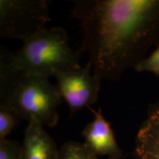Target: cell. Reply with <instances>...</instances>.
Here are the masks:
<instances>
[{
    "label": "cell",
    "mask_w": 159,
    "mask_h": 159,
    "mask_svg": "<svg viewBox=\"0 0 159 159\" xmlns=\"http://www.w3.org/2000/svg\"><path fill=\"white\" fill-rule=\"evenodd\" d=\"M72 15L94 75L119 80L159 45V0H77Z\"/></svg>",
    "instance_id": "obj_1"
},
{
    "label": "cell",
    "mask_w": 159,
    "mask_h": 159,
    "mask_svg": "<svg viewBox=\"0 0 159 159\" xmlns=\"http://www.w3.org/2000/svg\"><path fill=\"white\" fill-rule=\"evenodd\" d=\"M61 98L49 78L23 75L0 61V102L11 105L21 119H35L43 126L54 128L59 121L57 108Z\"/></svg>",
    "instance_id": "obj_2"
},
{
    "label": "cell",
    "mask_w": 159,
    "mask_h": 159,
    "mask_svg": "<svg viewBox=\"0 0 159 159\" xmlns=\"http://www.w3.org/2000/svg\"><path fill=\"white\" fill-rule=\"evenodd\" d=\"M23 43L17 52L5 48L0 51V57L20 75L49 78L81 66L63 27L47 28Z\"/></svg>",
    "instance_id": "obj_3"
},
{
    "label": "cell",
    "mask_w": 159,
    "mask_h": 159,
    "mask_svg": "<svg viewBox=\"0 0 159 159\" xmlns=\"http://www.w3.org/2000/svg\"><path fill=\"white\" fill-rule=\"evenodd\" d=\"M51 21L46 0H0V35L23 42L47 29Z\"/></svg>",
    "instance_id": "obj_4"
},
{
    "label": "cell",
    "mask_w": 159,
    "mask_h": 159,
    "mask_svg": "<svg viewBox=\"0 0 159 159\" xmlns=\"http://www.w3.org/2000/svg\"><path fill=\"white\" fill-rule=\"evenodd\" d=\"M56 86L61 98L66 102L71 115L84 108H91L98 100L101 80L87 63L84 67L57 74Z\"/></svg>",
    "instance_id": "obj_5"
},
{
    "label": "cell",
    "mask_w": 159,
    "mask_h": 159,
    "mask_svg": "<svg viewBox=\"0 0 159 159\" xmlns=\"http://www.w3.org/2000/svg\"><path fill=\"white\" fill-rule=\"evenodd\" d=\"M93 113L94 119L83 129V144L87 149L97 156H107V158L121 159L123 151L119 148L111 125L102 115V110L95 111L89 108Z\"/></svg>",
    "instance_id": "obj_6"
},
{
    "label": "cell",
    "mask_w": 159,
    "mask_h": 159,
    "mask_svg": "<svg viewBox=\"0 0 159 159\" xmlns=\"http://www.w3.org/2000/svg\"><path fill=\"white\" fill-rule=\"evenodd\" d=\"M21 156L22 159H59L60 149L44 126L35 119L27 122L21 144Z\"/></svg>",
    "instance_id": "obj_7"
},
{
    "label": "cell",
    "mask_w": 159,
    "mask_h": 159,
    "mask_svg": "<svg viewBox=\"0 0 159 159\" xmlns=\"http://www.w3.org/2000/svg\"><path fill=\"white\" fill-rule=\"evenodd\" d=\"M135 155L138 159H159V102L150 107L139 129Z\"/></svg>",
    "instance_id": "obj_8"
},
{
    "label": "cell",
    "mask_w": 159,
    "mask_h": 159,
    "mask_svg": "<svg viewBox=\"0 0 159 159\" xmlns=\"http://www.w3.org/2000/svg\"><path fill=\"white\" fill-rule=\"evenodd\" d=\"M21 120L11 105L0 102V141L7 139Z\"/></svg>",
    "instance_id": "obj_9"
},
{
    "label": "cell",
    "mask_w": 159,
    "mask_h": 159,
    "mask_svg": "<svg viewBox=\"0 0 159 159\" xmlns=\"http://www.w3.org/2000/svg\"><path fill=\"white\" fill-rule=\"evenodd\" d=\"M59 159H100L87 149L83 143L68 142L60 148ZM111 159V158H106Z\"/></svg>",
    "instance_id": "obj_10"
},
{
    "label": "cell",
    "mask_w": 159,
    "mask_h": 159,
    "mask_svg": "<svg viewBox=\"0 0 159 159\" xmlns=\"http://www.w3.org/2000/svg\"><path fill=\"white\" fill-rule=\"evenodd\" d=\"M138 72H152L159 75V45L134 68Z\"/></svg>",
    "instance_id": "obj_11"
},
{
    "label": "cell",
    "mask_w": 159,
    "mask_h": 159,
    "mask_svg": "<svg viewBox=\"0 0 159 159\" xmlns=\"http://www.w3.org/2000/svg\"><path fill=\"white\" fill-rule=\"evenodd\" d=\"M0 159H22L21 144L7 139L0 141Z\"/></svg>",
    "instance_id": "obj_12"
}]
</instances>
